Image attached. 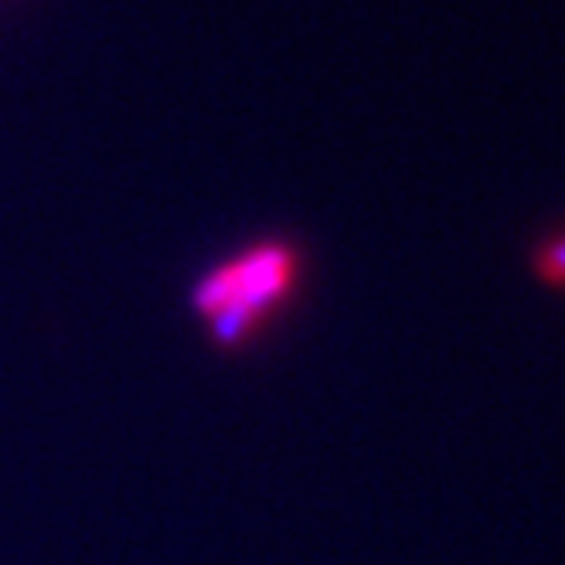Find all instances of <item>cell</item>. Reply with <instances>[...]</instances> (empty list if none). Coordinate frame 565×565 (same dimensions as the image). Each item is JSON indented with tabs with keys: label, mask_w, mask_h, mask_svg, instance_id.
<instances>
[{
	"label": "cell",
	"mask_w": 565,
	"mask_h": 565,
	"mask_svg": "<svg viewBox=\"0 0 565 565\" xmlns=\"http://www.w3.org/2000/svg\"><path fill=\"white\" fill-rule=\"evenodd\" d=\"M300 253L282 238L256 242L215 269L191 290V313L205 328L209 344L225 354H246L290 307L300 287Z\"/></svg>",
	"instance_id": "6da1fadb"
},
{
	"label": "cell",
	"mask_w": 565,
	"mask_h": 565,
	"mask_svg": "<svg viewBox=\"0 0 565 565\" xmlns=\"http://www.w3.org/2000/svg\"><path fill=\"white\" fill-rule=\"evenodd\" d=\"M532 269H535V276L545 282V287L565 290V232L542 242V246L535 249V256H532Z\"/></svg>",
	"instance_id": "7a4b0ae2"
}]
</instances>
